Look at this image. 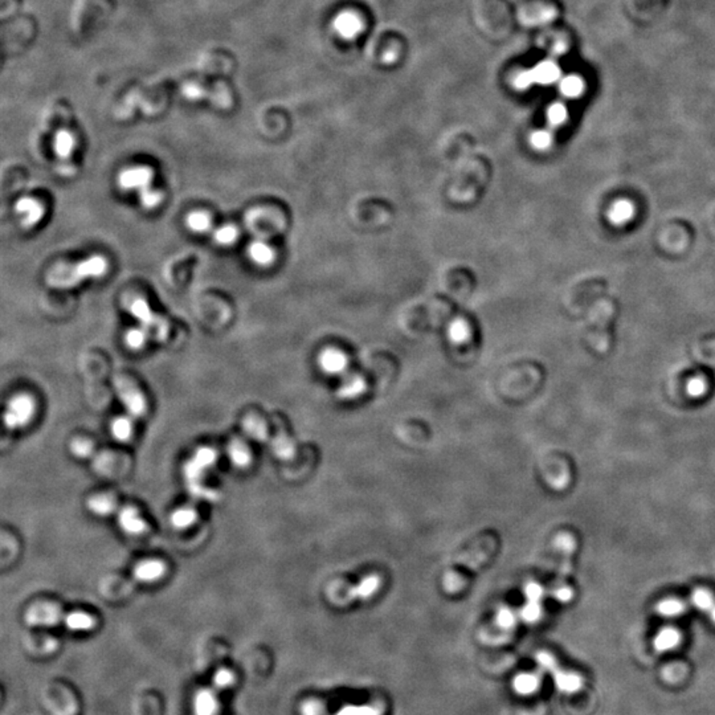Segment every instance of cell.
<instances>
[{
    "mask_svg": "<svg viewBox=\"0 0 715 715\" xmlns=\"http://www.w3.org/2000/svg\"><path fill=\"white\" fill-rule=\"evenodd\" d=\"M447 334L448 338L452 343L456 345H461L465 343L469 337H471V327L468 325V322L463 319V318H456L453 319L452 322L449 324V326L447 329Z\"/></svg>",
    "mask_w": 715,
    "mask_h": 715,
    "instance_id": "30",
    "label": "cell"
},
{
    "mask_svg": "<svg viewBox=\"0 0 715 715\" xmlns=\"http://www.w3.org/2000/svg\"><path fill=\"white\" fill-rule=\"evenodd\" d=\"M559 89L567 98H578L584 92V83L578 76H567L560 81Z\"/></svg>",
    "mask_w": 715,
    "mask_h": 715,
    "instance_id": "34",
    "label": "cell"
},
{
    "mask_svg": "<svg viewBox=\"0 0 715 715\" xmlns=\"http://www.w3.org/2000/svg\"><path fill=\"white\" fill-rule=\"evenodd\" d=\"M337 715H378V713L371 709V707H355V706H350V707H345L342 711H339Z\"/></svg>",
    "mask_w": 715,
    "mask_h": 715,
    "instance_id": "47",
    "label": "cell"
},
{
    "mask_svg": "<svg viewBox=\"0 0 715 715\" xmlns=\"http://www.w3.org/2000/svg\"><path fill=\"white\" fill-rule=\"evenodd\" d=\"M516 621H518V616H516V612L507 607H502L495 615L497 625L506 631L513 630L516 627Z\"/></svg>",
    "mask_w": 715,
    "mask_h": 715,
    "instance_id": "41",
    "label": "cell"
},
{
    "mask_svg": "<svg viewBox=\"0 0 715 715\" xmlns=\"http://www.w3.org/2000/svg\"><path fill=\"white\" fill-rule=\"evenodd\" d=\"M216 710V702L210 693H200L196 698V713L199 715H213Z\"/></svg>",
    "mask_w": 715,
    "mask_h": 715,
    "instance_id": "42",
    "label": "cell"
},
{
    "mask_svg": "<svg viewBox=\"0 0 715 715\" xmlns=\"http://www.w3.org/2000/svg\"><path fill=\"white\" fill-rule=\"evenodd\" d=\"M239 235H240V232L237 230V227L232 225V224L221 225V227L216 228L215 231L212 232L213 242H216L218 245H220V247H231L235 242H237Z\"/></svg>",
    "mask_w": 715,
    "mask_h": 715,
    "instance_id": "31",
    "label": "cell"
},
{
    "mask_svg": "<svg viewBox=\"0 0 715 715\" xmlns=\"http://www.w3.org/2000/svg\"><path fill=\"white\" fill-rule=\"evenodd\" d=\"M65 627L72 632H88L95 625V618L83 610H74L64 618Z\"/></svg>",
    "mask_w": 715,
    "mask_h": 715,
    "instance_id": "24",
    "label": "cell"
},
{
    "mask_svg": "<svg viewBox=\"0 0 715 715\" xmlns=\"http://www.w3.org/2000/svg\"><path fill=\"white\" fill-rule=\"evenodd\" d=\"M552 142L554 136L550 130H536L530 137L531 146L538 151H546L552 146Z\"/></svg>",
    "mask_w": 715,
    "mask_h": 715,
    "instance_id": "39",
    "label": "cell"
},
{
    "mask_svg": "<svg viewBox=\"0 0 715 715\" xmlns=\"http://www.w3.org/2000/svg\"><path fill=\"white\" fill-rule=\"evenodd\" d=\"M88 510L93 516H104L113 514L117 510V502L114 497L110 495H95L90 497L86 502Z\"/></svg>",
    "mask_w": 715,
    "mask_h": 715,
    "instance_id": "21",
    "label": "cell"
},
{
    "mask_svg": "<svg viewBox=\"0 0 715 715\" xmlns=\"http://www.w3.org/2000/svg\"><path fill=\"white\" fill-rule=\"evenodd\" d=\"M15 213L19 218L21 225L30 230L42 220L45 212L39 200L31 196H23L15 204Z\"/></svg>",
    "mask_w": 715,
    "mask_h": 715,
    "instance_id": "10",
    "label": "cell"
},
{
    "mask_svg": "<svg viewBox=\"0 0 715 715\" xmlns=\"http://www.w3.org/2000/svg\"><path fill=\"white\" fill-rule=\"evenodd\" d=\"M681 642V633L675 628H663L653 640V646L657 652H669L675 649Z\"/></svg>",
    "mask_w": 715,
    "mask_h": 715,
    "instance_id": "23",
    "label": "cell"
},
{
    "mask_svg": "<svg viewBox=\"0 0 715 715\" xmlns=\"http://www.w3.org/2000/svg\"><path fill=\"white\" fill-rule=\"evenodd\" d=\"M557 546L559 547L562 551H565V552L569 554V552H572V550H574V539H572L571 536H568V534H562V536H559L557 538Z\"/></svg>",
    "mask_w": 715,
    "mask_h": 715,
    "instance_id": "48",
    "label": "cell"
},
{
    "mask_svg": "<svg viewBox=\"0 0 715 715\" xmlns=\"http://www.w3.org/2000/svg\"><path fill=\"white\" fill-rule=\"evenodd\" d=\"M531 74L534 77V81L538 84L548 85L557 81L560 72L557 64L552 61H542L531 69Z\"/></svg>",
    "mask_w": 715,
    "mask_h": 715,
    "instance_id": "27",
    "label": "cell"
},
{
    "mask_svg": "<svg viewBox=\"0 0 715 715\" xmlns=\"http://www.w3.org/2000/svg\"><path fill=\"white\" fill-rule=\"evenodd\" d=\"M138 196H139V203L143 208L154 210L162 203L163 192L160 189L148 187V189H143L142 192H139Z\"/></svg>",
    "mask_w": 715,
    "mask_h": 715,
    "instance_id": "36",
    "label": "cell"
},
{
    "mask_svg": "<svg viewBox=\"0 0 715 715\" xmlns=\"http://www.w3.org/2000/svg\"><path fill=\"white\" fill-rule=\"evenodd\" d=\"M107 269L109 263L105 257L93 254L76 263L56 265L47 274V284L54 289H71L86 280L104 277Z\"/></svg>",
    "mask_w": 715,
    "mask_h": 715,
    "instance_id": "1",
    "label": "cell"
},
{
    "mask_svg": "<svg viewBox=\"0 0 715 715\" xmlns=\"http://www.w3.org/2000/svg\"><path fill=\"white\" fill-rule=\"evenodd\" d=\"M552 596L560 603H568L574 598V591L567 586H557V589L552 591Z\"/></svg>",
    "mask_w": 715,
    "mask_h": 715,
    "instance_id": "46",
    "label": "cell"
},
{
    "mask_svg": "<svg viewBox=\"0 0 715 715\" xmlns=\"http://www.w3.org/2000/svg\"><path fill=\"white\" fill-rule=\"evenodd\" d=\"M525 598L526 601H536V603H542V600L546 595V591L545 589L536 583V581H528L526 586H525Z\"/></svg>",
    "mask_w": 715,
    "mask_h": 715,
    "instance_id": "44",
    "label": "cell"
},
{
    "mask_svg": "<svg viewBox=\"0 0 715 715\" xmlns=\"http://www.w3.org/2000/svg\"><path fill=\"white\" fill-rule=\"evenodd\" d=\"M692 603L697 610L710 613L715 607V599L711 592L705 589H697L692 593Z\"/></svg>",
    "mask_w": 715,
    "mask_h": 715,
    "instance_id": "35",
    "label": "cell"
},
{
    "mask_svg": "<svg viewBox=\"0 0 715 715\" xmlns=\"http://www.w3.org/2000/svg\"><path fill=\"white\" fill-rule=\"evenodd\" d=\"M567 107L560 102L552 104L547 109V121L551 127L562 126L567 121Z\"/></svg>",
    "mask_w": 715,
    "mask_h": 715,
    "instance_id": "37",
    "label": "cell"
},
{
    "mask_svg": "<svg viewBox=\"0 0 715 715\" xmlns=\"http://www.w3.org/2000/svg\"><path fill=\"white\" fill-rule=\"evenodd\" d=\"M167 567L159 559H146L136 565L133 575L141 583H155L166 575Z\"/></svg>",
    "mask_w": 715,
    "mask_h": 715,
    "instance_id": "13",
    "label": "cell"
},
{
    "mask_svg": "<svg viewBox=\"0 0 715 715\" xmlns=\"http://www.w3.org/2000/svg\"><path fill=\"white\" fill-rule=\"evenodd\" d=\"M334 28L343 39H354L362 31V21L354 12H342L334 19Z\"/></svg>",
    "mask_w": 715,
    "mask_h": 715,
    "instance_id": "15",
    "label": "cell"
},
{
    "mask_svg": "<svg viewBox=\"0 0 715 715\" xmlns=\"http://www.w3.org/2000/svg\"><path fill=\"white\" fill-rule=\"evenodd\" d=\"M248 257L257 266H269L276 260V252L269 242L257 239L249 244Z\"/></svg>",
    "mask_w": 715,
    "mask_h": 715,
    "instance_id": "17",
    "label": "cell"
},
{
    "mask_svg": "<svg viewBox=\"0 0 715 715\" xmlns=\"http://www.w3.org/2000/svg\"><path fill=\"white\" fill-rule=\"evenodd\" d=\"M219 454L211 447H199L189 459L183 463V478L189 495L196 500L203 501H218L219 493L213 489L207 488L204 484V478L208 471H211L218 463Z\"/></svg>",
    "mask_w": 715,
    "mask_h": 715,
    "instance_id": "2",
    "label": "cell"
},
{
    "mask_svg": "<svg viewBox=\"0 0 715 715\" xmlns=\"http://www.w3.org/2000/svg\"><path fill=\"white\" fill-rule=\"evenodd\" d=\"M380 587L382 579L377 574H372L362 579L357 586L346 587L343 583L336 581L327 589V598L336 603V605H345L348 601L367 600L375 596Z\"/></svg>",
    "mask_w": 715,
    "mask_h": 715,
    "instance_id": "4",
    "label": "cell"
},
{
    "mask_svg": "<svg viewBox=\"0 0 715 715\" xmlns=\"http://www.w3.org/2000/svg\"><path fill=\"white\" fill-rule=\"evenodd\" d=\"M110 433L118 442H129L134 435V424L131 416H118L110 422Z\"/></svg>",
    "mask_w": 715,
    "mask_h": 715,
    "instance_id": "25",
    "label": "cell"
},
{
    "mask_svg": "<svg viewBox=\"0 0 715 715\" xmlns=\"http://www.w3.org/2000/svg\"><path fill=\"white\" fill-rule=\"evenodd\" d=\"M242 430L253 442H265L269 440L268 425L259 415L251 413L245 416L242 422Z\"/></svg>",
    "mask_w": 715,
    "mask_h": 715,
    "instance_id": "16",
    "label": "cell"
},
{
    "mask_svg": "<svg viewBox=\"0 0 715 715\" xmlns=\"http://www.w3.org/2000/svg\"><path fill=\"white\" fill-rule=\"evenodd\" d=\"M76 148V138L68 130H60L56 133L53 141V151L61 159H68L73 154Z\"/></svg>",
    "mask_w": 715,
    "mask_h": 715,
    "instance_id": "26",
    "label": "cell"
},
{
    "mask_svg": "<svg viewBox=\"0 0 715 715\" xmlns=\"http://www.w3.org/2000/svg\"><path fill=\"white\" fill-rule=\"evenodd\" d=\"M514 690L518 695H530L536 693L540 686V678L538 674L522 673L516 675L514 682Z\"/></svg>",
    "mask_w": 715,
    "mask_h": 715,
    "instance_id": "29",
    "label": "cell"
},
{
    "mask_svg": "<svg viewBox=\"0 0 715 715\" xmlns=\"http://www.w3.org/2000/svg\"><path fill=\"white\" fill-rule=\"evenodd\" d=\"M35 400L27 394H18L12 396L7 404L3 415L4 427L10 431H16L28 425L35 415Z\"/></svg>",
    "mask_w": 715,
    "mask_h": 715,
    "instance_id": "5",
    "label": "cell"
},
{
    "mask_svg": "<svg viewBox=\"0 0 715 715\" xmlns=\"http://www.w3.org/2000/svg\"><path fill=\"white\" fill-rule=\"evenodd\" d=\"M709 615H710V618H711V620H713V622H714V624H715V607H714V608H713V610H711V612H710V613H709Z\"/></svg>",
    "mask_w": 715,
    "mask_h": 715,
    "instance_id": "49",
    "label": "cell"
},
{
    "mask_svg": "<svg viewBox=\"0 0 715 715\" xmlns=\"http://www.w3.org/2000/svg\"><path fill=\"white\" fill-rule=\"evenodd\" d=\"M113 384L117 398L122 403L127 415L134 419L142 418L148 410V401L137 384L126 377H116Z\"/></svg>",
    "mask_w": 715,
    "mask_h": 715,
    "instance_id": "6",
    "label": "cell"
},
{
    "mask_svg": "<svg viewBox=\"0 0 715 715\" xmlns=\"http://www.w3.org/2000/svg\"><path fill=\"white\" fill-rule=\"evenodd\" d=\"M271 449L277 459L289 461L295 457V444L286 432L280 431L271 442Z\"/></svg>",
    "mask_w": 715,
    "mask_h": 715,
    "instance_id": "20",
    "label": "cell"
},
{
    "mask_svg": "<svg viewBox=\"0 0 715 715\" xmlns=\"http://www.w3.org/2000/svg\"><path fill=\"white\" fill-rule=\"evenodd\" d=\"M150 338V334L143 327L137 326L129 329L125 334V345L130 350L138 351L143 348Z\"/></svg>",
    "mask_w": 715,
    "mask_h": 715,
    "instance_id": "33",
    "label": "cell"
},
{
    "mask_svg": "<svg viewBox=\"0 0 715 715\" xmlns=\"http://www.w3.org/2000/svg\"><path fill=\"white\" fill-rule=\"evenodd\" d=\"M227 456L235 468L245 469L252 463V452L242 439H232L227 445Z\"/></svg>",
    "mask_w": 715,
    "mask_h": 715,
    "instance_id": "14",
    "label": "cell"
},
{
    "mask_svg": "<svg viewBox=\"0 0 715 715\" xmlns=\"http://www.w3.org/2000/svg\"><path fill=\"white\" fill-rule=\"evenodd\" d=\"M318 365L327 375H341L348 368V355L338 348H325L318 357Z\"/></svg>",
    "mask_w": 715,
    "mask_h": 715,
    "instance_id": "12",
    "label": "cell"
},
{
    "mask_svg": "<svg viewBox=\"0 0 715 715\" xmlns=\"http://www.w3.org/2000/svg\"><path fill=\"white\" fill-rule=\"evenodd\" d=\"M69 449H71V453L73 454V457L85 460V459H89L93 454L95 447H93V442H89L88 439L78 437V439H74L73 442H71Z\"/></svg>",
    "mask_w": 715,
    "mask_h": 715,
    "instance_id": "38",
    "label": "cell"
},
{
    "mask_svg": "<svg viewBox=\"0 0 715 715\" xmlns=\"http://www.w3.org/2000/svg\"><path fill=\"white\" fill-rule=\"evenodd\" d=\"M608 220L610 224L621 227L631 221L634 216V206L630 200L621 199L615 201L608 210Z\"/></svg>",
    "mask_w": 715,
    "mask_h": 715,
    "instance_id": "19",
    "label": "cell"
},
{
    "mask_svg": "<svg viewBox=\"0 0 715 715\" xmlns=\"http://www.w3.org/2000/svg\"><path fill=\"white\" fill-rule=\"evenodd\" d=\"M533 84H536V81H534V77L531 74V71L521 72V73L516 74V77L514 78V86H516V89H521V90L530 88Z\"/></svg>",
    "mask_w": 715,
    "mask_h": 715,
    "instance_id": "45",
    "label": "cell"
},
{
    "mask_svg": "<svg viewBox=\"0 0 715 715\" xmlns=\"http://www.w3.org/2000/svg\"><path fill=\"white\" fill-rule=\"evenodd\" d=\"M125 309L127 313L143 327L150 337L159 342H165L170 336L169 322L162 316L157 314L148 301L141 295H129L125 300Z\"/></svg>",
    "mask_w": 715,
    "mask_h": 715,
    "instance_id": "3",
    "label": "cell"
},
{
    "mask_svg": "<svg viewBox=\"0 0 715 715\" xmlns=\"http://www.w3.org/2000/svg\"><path fill=\"white\" fill-rule=\"evenodd\" d=\"M198 512L192 506H180L170 516L171 526L177 530H187L198 521Z\"/></svg>",
    "mask_w": 715,
    "mask_h": 715,
    "instance_id": "22",
    "label": "cell"
},
{
    "mask_svg": "<svg viewBox=\"0 0 715 715\" xmlns=\"http://www.w3.org/2000/svg\"><path fill=\"white\" fill-rule=\"evenodd\" d=\"M366 380L360 375H350L338 387L337 396L342 400L357 399L366 391Z\"/></svg>",
    "mask_w": 715,
    "mask_h": 715,
    "instance_id": "18",
    "label": "cell"
},
{
    "mask_svg": "<svg viewBox=\"0 0 715 715\" xmlns=\"http://www.w3.org/2000/svg\"><path fill=\"white\" fill-rule=\"evenodd\" d=\"M117 524L127 536H138L148 531V524L134 506H124L117 513Z\"/></svg>",
    "mask_w": 715,
    "mask_h": 715,
    "instance_id": "11",
    "label": "cell"
},
{
    "mask_svg": "<svg viewBox=\"0 0 715 715\" xmlns=\"http://www.w3.org/2000/svg\"><path fill=\"white\" fill-rule=\"evenodd\" d=\"M154 180V170L148 166H131L122 170L118 175V187L126 192H142L151 187Z\"/></svg>",
    "mask_w": 715,
    "mask_h": 715,
    "instance_id": "8",
    "label": "cell"
},
{
    "mask_svg": "<svg viewBox=\"0 0 715 715\" xmlns=\"http://www.w3.org/2000/svg\"><path fill=\"white\" fill-rule=\"evenodd\" d=\"M61 619L63 610L54 603H37L25 613V621L32 627H53Z\"/></svg>",
    "mask_w": 715,
    "mask_h": 715,
    "instance_id": "9",
    "label": "cell"
},
{
    "mask_svg": "<svg viewBox=\"0 0 715 715\" xmlns=\"http://www.w3.org/2000/svg\"><path fill=\"white\" fill-rule=\"evenodd\" d=\"M706 391H707V383H706L705 379L699 378V377L690 379V380L687 382V384H686V392H687V395H689L690 398H695V399L704 396L706 394Z\"/></svg>",
    "mask_w": 715,
    "mask_h": 715,
    "instance_id": "43",
    "label": "cell"
},
{
    "mask_svg": "<svg viewBox=\"0 0 715 715\" xmlns=\"http://www.w3.org/2000/svg\"><path fill=\"white\" fill-rule=\"evenodd\" d=\"M542 603L536 601H526V604L521 608L519 618L527 624H534L536 621L540 620L542 618Z\"/></svg>",
    "mask_w": 715,
    "mask_h": 715,
    "instance_id": "40",
    "label": "cell"
},
{
    "mask_svg": "<svg viewBox=\"0 0 715 715\" xmlns=\"http://www.w3.org/2000/svg\"><path fill=\"white\" fill-rule=\"evenodd\" d=\"M186 227L194 233H206L212 228V218L206 211H194L186 216Z\"/></svg>",
    "mask_w": 715,
    "mask_h": 715,
    "instance_id": "28",
    "label": "cell"
},
{
    "mask_svg": "<svg viewBox=\"0 0 715 715\" xmlns=\"http://www.w3.org/2000/svg\"><path fill=\"white\" fill-rule=\"evenodd\" d=\"M686 610V605H685L682 600L674 599V598H669V599H663L657 604L656 610L660 616L663 618H668V619H672V618H678L684 613Z\"/></svg>",
    "mask_w": 715,
    "mask_h": 715,
    "instance_id": "32",
    "label": "cell"
},
{
    "mask_svg": "<svg viewBox=\"0 0 715 715\" xmlns=\"http://www.w3.org/2000/svg\"><path fill=\"white\" fill-rule=\"evenodd\" d=\"M536 663L542 669L554 675V681L557 685V690L566 695H574L578 693L583 687V678L578 673L567 672L559 668L557 660L546 652H540L536 654Z\"/></svg>",
    "mask_w": 715,
    "mask_h": 715,
    "instance_id": "7",
    "label": "cell"
}]
</instances>
